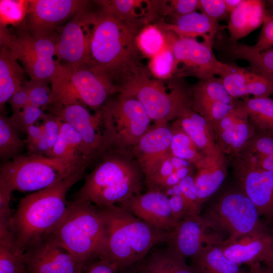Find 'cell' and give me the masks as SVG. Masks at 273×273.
Returning <instances> with one entry per match:
<instances>
[{"mask_svg":"<svg viewBox=\"0 0 273 273\" xmlns=\"http://www.w3.org/2000/svg\"><path fill=\"white\" fill-rule=\"evenodd\" d=\"M28 1L1 0V26L21 22L28 10Z\"/></svg>","mask_w":273,"mask_h":273,"instance_id":"obj_41","label":"cell"},{"mask_svg":"<svg viewBox=\"0 0 273 273\" xmlns=\"http://www.w3.org/2000/svg\"><path fill=\"white\" fill-rule=\"evenodd\" d=\"M25 28L33 35L55 32L60 25L86 9L89 2L82 0L28 1Z\"/></svg>","mask_w":273,"mask_h":273,"instance_id":"obj_16","label":"cell"},{"mask_svg":"<svg viewBox=\"0 0 273 273\" xmlns=\"http://www.w3.org/2000/svg\"><path fill=\"white\" fill-rule=\"evenodd\" d=\"M10 50L1 46L0 51V109L3 110L6 102L27 81L23 67Z\"/></svg>","mask_w":273,"mask_h":273,"instance_id":"obj_30","label":"cell"},{"mask_svg":"<svg viewBox=\"0 0 273 273\" xmlns=\"http://www.w3.org/2000/svg\"><path fill=\"white\" fill-rule=\"evenodd\" d=\"M170 88L171 91L168 92L161 80L151 78L144 69L123 84L120 92L136 99L153 124L168 125L183 107L191 105V89L175 83L171 84Z\"/></svg>","mask_w":273,"mask_h":273,"instance_id":"obj_9","label":"cell"},{"mask_svg":"<svg viewBox=\"0 0 273 273\" xmlns=\"http://www.w3.org/2000/svg\"><path fill=\"white\" fill-rule=\"evenodd\" d=\"M242 1L243 0H224L226 8L230 14L239 6Z\"/></svg>","mask_w":273,"mask_h":273,"instance_id":"obj_58","label":"cell"},{"mask_svg":"<svg viewBox=\"0 0 273 273\" xmlns=\"http://www.w3.org/2000/svg\"><path fill=\"white\" fill-rule=\"evenodd\" d=\"M249 266V269L246 273H273L270 268L265 264L263 265L261 262L255 263Z\"/></svg>","mask_w":273,"mask_h":273,"instance_id":"obj_56","label":"cell"},{"mask_svg":"<svg viewBox=\"0 0 273 273\" xmlns=\"http://www.w3.org/2000/svg\"><path fill=\"white\" fill-rule=\"evenodd\" d=\"M12 192L0 185V228H9L12 217L10 203Z\"/></svg>","mask_w":273,"mask_h":273,"instance_id":"obj_50","label":"cell"},{"mask_svg":"<svg viewBox=\"0 0 273 273\" xmlns=\"http://www.w3.org/2000/svg\"><path fill=\"white\" fill-rule=\"evenodd\" d=\"M232 164L241 190L256 207L260 216L273 221V172L261 169L239 155Z\"/></svg>","mask_w":273,"mask_h":273,"instance_id":"obj_15","label":"cell"},{"mask_svg":"<svg viewBox=\"0 0 273 273\" xmlns=\"http://www.w3.org/2000/svg\"><path fill=\"white\" fill-rule=\"evenodd\" d=\"M241 105L248 114L256 132L273 135V99L269 97L246 98Z\"/></svg>","mask_w":273,"mask_h":273,"instance_id":"obj_34","label":"cell"},{"mask_svg":"<svg viewBox=\"0 0 273 273\" xmlns=\"http://www.w3.org/2000/svg\"><path fill=\"white\" fill-rule=\"evenodd\" d=\"M167 44L173 53L179 77L191 75L201 80L217 75L221 76L225 63L217 59L212 44L198 41L196 38H180L171 32H166Z\"/></svg>","mask_w":273,"mask_h":273,"instance_id":"obj_12","label":"cell"},{"mask_svg":"<svg viewBox=\"0 0 273 273\" xmlns=\"http://www.w3.org/2000/svg\"><path fill=\"white\" fill-rule=\"evenodd\" d=\"M27 273H82L83 264L62 248L43 240L24 251Z\"/></svg>","mask_w":273,"mask_h":273,"instance_id":"obj_18","label":"cell"},{"mask_svg":"<svg viewBox=\"0 0 273 273\" xmlns=\"http://www.w3.org/2000/svg\"><path fill=\"white\" fill-rule=\"evenodd\" d=\"M265 13V1L243 0L230 14V38L238 41L258 28L263 24Z\"/></svg>","mask_w":273,"mask_h":273,"instance_id":"obj_26","label":"cell"},{"mask_svg":"<svg viewBox=\"0 0 273 273\" xmlns=\"http://www.w3.org/2000/svg\"><path fill=\"white\" fill-rule=\"evenodd\" d=\"M239 102L229 93L221 77L201 80L191 89V105L206 102L236 104Z\"/></svg>","mask_w":273,"mask_h":273,"instance_id":"obj_35","label":"cell"},{"mask_svg":"<svg viewBox=\"0 0 273 273\" xmlns=\"http://www.w3.org/2000/svg\"><path fill=\"white\" fill-rule=\"evenodd\" d=\"M132 273H148V272H147L146 271L142 269L141 271H139L138 272H132Z\"/></svg>","mask_w":273,"mask_h":273,"instance_id":"obj_60","label":"cell"},{"mask_svg":"<svg viewBox=\"0 0 273 273\" xmlns=\"http://www.w3.org/2000/svg\"><path fill=\"white\" fill-rule=\"evenodd\" d=\"M185 259L167 247L151 253L142 269L148 273H195Z\"/></svg>","mask_w":273,"mask_h":273,"instance_id":"obj_33","label":"cell"},{"mask_svg":"<svg viewBox=\"0 0 273 273\" xmlns=\"http://www.w3.org/2000/svg\"><path fill=\"white\" fill-rule=\"evenodd\" d=\"M58 34L33 35L25 27L15 34L1 26V46L8 48L31 80L51 82L57 68L55 60Z\"/></svg>","mask_w":273,"mask_h":273,"instance_id":"obj_10","label":"cell"},{"mask_svg":"<svg viewBox=\"0 0 273 273\" xmlns=\"http://www.w3.org/2000/svg\"><path fill=\"white\" fill-rule=\"evenodd\" d=\"M178 185L186 205L187 217L200 215L202 205L199 201L194 176L191 174L186 176L180 180Z\"/></svg>","mask_w":273,"mask_h":273,"instance_id":"obj_43","label":"cell"},{"mask_svg":"<svg viewBox=\"0 0 273 273\" xmlns=\"http://www.w3.org/2000/svg\"><path fill=\"white\" fill-rule=\"evenodd\" d=\"M107 239V259L122 269L142 259L155 245L168 242L165 232L118 205L98 208Z\"/></svg>","mask_w":273,"mask_h":273,"instance_id":"obj_5","label":"cell"},{"mask_svg":"<svg viewBox=\"0 0 273 273\" xmlns=\"http://www.w3.org/2000/svg\"><path fill=\"white\" fill-rule=\"evenodd\" d=\"M252 47L257 51L273 48V1L266 2V13L257 42Z\"/></svg>","mask_w":273,"mask_h":273,"instance_id":"obj_47","label":"cell"},{"mask_svg":"<svg viewBox=\"0 0 273 273\" xmlns=\"http://www.w3.org/2000/svg\"><path fill=\"white\" fill-rule=\"evenodd\" d=\"M48 113L72 125L81 136L93 162L98 160L111 147L106 136L101 109L92 114L80 104L48 108Z\"/></svg>","mask_w":273,"mask_h":273,"instance_id":"obj_14","label":"cell"},{"mask_svg":"<svg viewBox=\"0 0 273 273\" xmlns=\"http://www.w3.org/2000/svg\"><path fill=\"white\" fill-rule=\"evenodd\" d=\"M144 177L131 151L112 148L98 160L75 198L99 208L119 205L141 193Z\"/></svg>","mask_w":273,"mask_h":273,"instance_id":"obj_3","label":"cell"},{"mask_svg":"<svg viewBox=\"0 0 273 273\" xmlns=\"http://www.w3.org/2000/svg\"><path fill=\"white\" fill-rule=\"evenodd\" d=\"M41 120V126L47 139L51 157L60 134L61 121L49 113H45Z\"/></svg>","mask_w":273,"mask_h":273,"instance_id":"obj_48","label":"cell"},{"mask_svg":"<svg viewBox=\"0 0 273 273\" xmlns=\"http://www.w3.org/2000/svg\"><path fill=\"white\" fill-rule=\"evenodd\" d=\"M200 215L222 242L267 229L254 204L241 190L224 192Z\"/></svg>","mask_w":273,"mask_h":273,"instance_id":"obj_8","label":"cell"},{"mask_svg":"<svg viewBox=\"0 0 273 273\" xmlns=\"http://www.w3.org/2000/svg\"><path fill=\"white\" fill-rule=\"evenodd\" d=\"M48 82L31 80L26 82L28 89L29 103L46 109L51 103L52 94Z\"/></svg>","mask_w":273,"mask_h":273,"instance_id":"obj_45","label":"cell"},{"mask_svg":"<svg viewBox=\"0 0 273 273\" xmlns=\"http://www.w3.org/2000/svg\"><path fill=\"white\" fill-rule=\"evenodd\" d=\"M84 166L44 155H19L1 165L0 185L12 192H34L59 182Z\"/></svg>","mask_w":273,"mask_h":273,"instance_id":"obj_7","label":"cell"},{"mask_svg":"<svg viewBox=\"0 0 273 273\" xmlns=\"http://www.w3.org/2000/svg\"><path fill=\"white\" fill-rule=\"evenodd\" d=\"M221 239L201 215L185 217L170 232L168 247L179 256L192 257L207 245H219Z\"/></svg>","mask_w":273,"mask_h":273,"instance_id":"obj_17","label":"cell"},{"mask_svg":"<svg viewBox=\"0 0 273 273\" xmlns=\"http://www.w3.org/2000/svg\"><path fill=\"white\" fill-rule=\"evenodd\" d=\"M262 263L268 266L273 271V243L268 255Z\"/></svg>","mask_w":273,"mask_h":273,"instance_id":"obj_59","label":"cell"},{"mask_svg":"<svg viewBox=\"0 0 273 273\" xmlns=\"http://www.w3.org/2000/svg\"><path fill=\"white\" fill-rule=\"evenodd\" d=\"M100 10L121 20L130 22L144 21V14L138 10H145L146 1L110 0L96 1Z\"/></svg>","mask_w":273,"mask_h":273,"instance_id":"obj_36","label":"cell"},{"mask_svg":"<svg viewBox=\"0 0 273 273\" xmlns=\"http://www.w3.org/2000/svg\"><path fill=\"white\" fill-rule=\"evenodd\" d=\"M149 68L153 76L160 80L168 79L176 73L174 57L167 43L163 51L151 58Z\"/></svg>","mask_w":273,"mask_h":273,"instance_id":"obj_39","label":"cell"},{"mask_svg":"<svg viewBox=\"0 0 273 273\" xmlns=\"http://www.w3.org/2000/svg\"><path fill=\"white\" fill-rule=\"evenodd\" d=\"M118 269L109 260L101 259L84 264L82 273H117Z\"/></svg>","mask_w":273,"mask_h":273,"instance_id":"obj_53","label":"cell"},{"mask_svg":"<svg viewBox=\"0 0 273 273\" xmlns=\"http://www.w3.org/2000/svg\"><path fill=\"white\" fill-rule=\"evenodd\" d=\"M175 119L202 153L207 154L215 148L217 144L212 126L190 105L183 107Z\"/></svg>","mask_w":273,"mask_h":273,"instance_id":"obj_28","label":"cell"},{"mask_svg":"<svg viewBox=\"0 0 273 273\" xmlns=\"http://www.w3.org/2000/svg\"><path fill=\"white\" fill-rule=\"evenodd\" d=\"M237 155L247 159L262 169L273 172V155H254L244 153H239Z\"/></svg>","mask_w":273,"mask_h":273,"instance_id":"obj_55","label":"cell"},{"mask_svg":"<svg viewBox=\"0 0 273 273\" xmlns=\"http://www.w3.org/2000/svg\"><path fill=\"white\" fill-rule=\"evenodd\" d=\"M220 77L229 93L236 99L249 95L269 97L273 94V80L234 64L225 63Z\"/></svg>","mask_w":273,"mask_h":273,"instance_id":"obj_23","label":"cell"},{"mask_svg":"<svg viewBox=\"0 0 273 273\" xmlns=\"http://www.w3.org/2000/svg\"><path fill=\"white\" fill-rule=\"evenodd\" d=\"M273 243V234L267 229L260 230L229 242H223L219 246L225 256L240 265L248 266L263 263L268 255Z\"/></svg>","mask_w":273,"mask_h":273,"instance_id":"obj_21","label":"cell"},{"mask_svg":"<svg viewBox=\"0 0 273 273\" xmlns=\"http://www.w3.org/2000/svg\"><path fill=\"white\" fill-rule=\"evenodd\" d=\"M156 25L162 31L172 32L179 37L200 36L212 45L220 28L218 21L197 11L171 19L170 22H161Z\"/></svg>","mask_w":273,"mask_h":273,"instance_id":"obj_25","label":"cell"},{"mask_svg":"<svg viewBox=\"0 0 273 273\" xmlns=\"http://www.w3.org/2000/svg\"><path fill=\"white\" fill-rule=\"evenodd\" d=\"M26 82L15 93L9 101L13 111L12 115L18 114L29 103L28 89Z\"/></svg>","mask_w":273,"mask_h":273,"instance_id":"obj_52","label":"cell"},{"mask_svg":"<svg viewBox=\"0 0 273 273\" xmlns=\"http://www.w3.org/2000/svg\"><path fill=\"white\" fill-rule=\"evenodd\" d=\"M198 10L217 21L230 14L224 0H199Z\"/></svg>","mask_w":273,"mask_h":273,"instance_id":"obj_49","label":"cell"},{"mask_svg":"<svg viewBox=\"0 0 273 273\" xmlns=\"http://www.w3.org/2000/svg\"><path fill=\"white\" fill-rule=\"evenodd\" d=\"M196 168L194 181L199 202L202 205L217 191L227 176L225 154L217 145L204 154L203 161Z\"/></svg>","mask_w":273,"mask_h":273,"instance_id":"obj_24","label":"cell"},{"mask_svg":"<svg viewBox=\"0 0 273 273\" xmlns=\"http://www.w3.org/2000/svg\"><path fill=\"white\" fill-rule=\"evenodd\" d=\"M145 25L143 21H121L100 10L92 26L89 64L106 72L120 87L145 69L136 37Z\"/></svg>","mask_w":273,"mask_h":273,"instance_id":"obj_1","label":"cell"},{"mask_svg":"<svg viewBox=\"0 0 273 273\" xmlns=\"http://www.w3.org/2000/svg\"><path fill=\"white\" fill-rule=\"evenodd\" d=\"M97 14L84 9L61 27L56 52L60 64L68 68L89 64L90 39Z\"/></svg>","mask_w":273,"mask_h":273,"instance_id":"obj_13","label":"cell"},{"mask_svg":"<svg viewBox=\"0 0 273 273\" xmlns=\"http://www.w3.org/2000/svg\"><path fill=\"white\" fill-rule=\"evenodd\" d=\"M172 136L168 125L153 124L132 149V154L139 163L144 176L168 154Z\"/></svg>","mask_w":273,"mask_h":273,"instance_id":"obj_22","label":"cell"},{"mask_svg":"<svg viewBox=\"0 0 273 273\" xmlns=\"http://www.w3.org/2000/svg\"><path fill=\"white\" fill-rule=\"evenodd\" d=\"M0 273H27L24 253L9 228H0Z\"/></svg>","mask_w":273,"mask_h":273,"instance_id":"obj_32","label":"cell"},{"mask_svg":"<svg viewBox=\"0 0 273 273\" xmlns=\"http://www.w3.org/2000/svg\"><path fill=\"white\" fill-rule=\"evenodd\" d=\"M169 4L172 19L196 11L198 10L199 0H172L169 1Z\"/></svg>","mask_w":273,"mask_h":273,"instance_id":"obj_51","label":"cell"},{"mask_svg":"<svg viewBox=\"0 0 273 273\" xmlns=\"http://www.w3.org/2000/svg\"><path fill=\"white\" fill-rule=\"evenodd\" d=\"M100 109L106 136L112 147L131 151L152 126V120L143 105L122 92Z\"/></svg>","mask_w":273,"mask_h":273,"instance_id":"obj_11","label":"cell"},{"mask_svg":"<svg viewBox=\"0 0 273 273\" xmlns=\"http://www.w3.org/2000/svg\"><path fill=\"white\" fill-rule=\"evenodd\" d=\"M51 83L52 99L48 107L80 104L97 111L120 92L111 76L89 64L68 68L58 62Z\"/></svg>","mask_w":273,"mask_h":273,"instance_id":"obj_6","label":"cell"},{"mask_svg":"<svg viewBox=\"0 0 273 273\" xmlns=\"http://www.w3.org/2000/svg\"><path fill=\"white\" fill-rule=\"evenodd\" d=\"M190 266L195 273H246L240 265L231 261L219 245L204 246L191 258Z\"/></svg>","mask_w":273,"mask_h":273,"instance_id":"obj_31","label":"cell"},{"mask_svg":"<svg viewBox=\"0 0 273 273\" xmlns=\"http://www.w3.org/2000/svg\"><path fill=\"white\" fill-rule=\"evenodd\" d=\"M137 218L162 231L170 232L176 225L169 197L162 191H148L118 205Z\"/></svg>","mask_w":273,"mask_h":273,"instance_id":"obj_19","label":"cell"},{"mask_svg":"<svg viewBox=\"0 0 273 273\" xmlns=\"http://www.w3.org/2000/svg\"><path fill=\"white\" fill-rule=\"evenodd\" d=\"M220 47L227 55L236 59L246 61L252 71L273 80V48L257 51L252 46L233 40L221 35Z\"/></svg>","mask_w":273,"mask_h":273,"instance_id":"obj_27","label":"cell"},{"mask_svg":"<svg viewBox=\"0 0 273 273\" xmlns=\"http://www.w3.org/2000/svg\"><path fill=\"white\" fill-rule=\"evenodd\" d=\"M171 160L174 170L184 167H188V164L191 163L185 159L173 156L171 155Z\"/></svg>","mask_w":273,"mask_h":273,"instance_id":"obj_57","label":"cell"},{"mask_svg":"<svg viewBox=\"0 0 273 273\" xmlns=\"http://www.w3.org/2000/svg\"><path fill=\"white\" fill-rule=\"evenodd\" d=\"M271 223H273V221H272Z\"/></svg>","mask_w":273,"mask_h":273,"instance_id":"obj_61","label":"cell"},{"mask_svg":"<svg viewBox=\"0 0 273 273\" xmlns=\"http://www.w3.org/2000/svg\"><path fill=\"white\" fill-rule=\"evenodd\" d=\"M216 144L224 154L237 155L256 130L240 103L225 115L214 130Z\"/></svg>","mask_w":273,"mask_h":273,"instance_id":"obj_20","label":"cell"},{"mask_svg":"<svg viewBox=\"0 0 273 273\" xmlns=\"http://www.w3.org/2000/svg\"><path fill=\"white\" fill-rule=\"evenodd\" d=\"M60 247L83 265L107 259V239L99 210L88 200L68 202L66 214L44 239Z\"/></svg>","mask_w":273,"mask_h":273,"instance_id":"obj_4","label":"cell"},{"mask_svg":"<svg viewBox=\"0 0 273 273\" xmlns=\"http://www.w3.org/2000/svg\"><path fill=\"white\" fill-rule=\"evenodd\" d=\"M239 153L266 156L273 155V135L265 133L256 132L254 135Z\"/></svg>","mask_w":273,"mask_h":273,"instance_id":"obj_46","label":"cell"},{"mask_svg":"<svg viewBox=\"0 0 273 273\" xmlns=\"http://www.w3.org/2000/svg\"><path fill=\"white\" fill-rule=\"evenodd\" d=\"M138 47L142 54L152 58L167 46L164 33L156 24L144 26L136 37Z\"/></svg>","mask_w":273,"mask_h":273,"instance_id":"obj_38","label":"cell"},{"mask_svg":"<svg viewBox=\"0 0 273 273\" xmlns=\"http://www.w3.org/2000/svg\"><path fill=\"white\" fill-rule=\"evenodd\" d=\"M19 131L10 117L4 113L0 115V158L5 161L19 155L25 146L18 134Z\"/></svg>","mask_w":273,"mask_h":273,"instance_id":"obj_37","label":"cell"},{"mask_svg":"<svg viewBox=\"0 0 273 273\" xmlns=\"http://www.w3.org/2000/svg\"><path fill=\"white\" fill-rule=\"evenodd\" d=\"M51 157L64 159L78 166L93 162L79 133L70 124L61 121L60 134Z\"/></svg>","mask_w":273,"mask_h":273,"instance_id":"obj_29","label":"cell"},{"mask_svg":"<svg viewBox=\"0 0 273 273\" xmlns=\"http://www.w3.org/2000/svg\"><path fill=\"white\" fill-rule=\"evenodd\" d=\"M174 171L169 152L152 171L144 176L149 191H162L166 180Z\"/></svg>","mask_w":273,"mask_h":273,"instance_id":"obj_40","label":"cell"},{"mask_svg":"<svg viewBox=\"0 0 273 273\" xmlns=\"http://www.w3.org/2000/svg\"><path fill=\"white\" fill-rule=\"evenodd\" d=\"M44 113L43 109L28 103L18 114L12 115L10 118L19 132H26L29 126L42 119Z\"/></svg>","mask_w":273,"mask_h":273,"instance_id":"obj_44","label":"cell"},{"mask_svg":"<svg viewBox=\"0 0 273 273\" xmlns=\"http://www.w3.org/2000/svg\"><path fill=\"white\" fill-rule=\"evenodd\" d=\"M169 199L172 216L176 224L187 217L186 205L181 194L173 195L169 197Z\"/></svg>","mask_w":273,"mask_h":273,"instance_id":"obj_54","label":"cell"},{"mask_svg":"<svg viewBox=\"0 0 273 273\" xmlns=\"http://www.w3.org/2000/svg\"><path fill=\"white\" fill-rule=\"evenodd\" d=\"M87 167L82 166L59 182L21 199L10 219L9 229L22 252L44 240L63 219L68 207L66 195L82 179Z\"/></svg>","mask_w":273,"mask_h":273,"instance_id":"obj_2","label":"cell"},{"mask_svg":"<svg viewBox=\"0 0 273 273\" xmlns=\"http://www.w3.org/2000/svg\"><path fill=\"white\" fill-rule=\"evenodd\" d=\"M25 133L27 136L24 141L28 155H44L50 157L48 142L41 125L29 126Z\"/></svg>","mask_w":273,"mask_h":273,"instance_id":"obj_42","label":"cell"}]
</instances>
